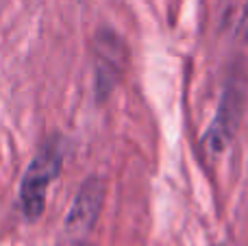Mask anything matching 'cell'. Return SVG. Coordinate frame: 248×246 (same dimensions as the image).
I'll return each mask as SVG.
<instances>
[{"mask_svg":"<svg viewBox=\"0 0 248 246\" xmlns=\"http://www.w3.org/2000/svg\"><path fill=\"white\" fill-rule=\"evenodd\" d=\"M61 166H63V151L55 139L44 144V148L29 164L20 185V209L26 220H37L44 214L46 192L50 183L59 177Z\"/></svg>","mask_w":248,"mask_h":246,"instance_id":"cell-1","label":"cell"},{"mask_svg":"<svg viewBox=\"0 0 248 246\" xmlns=\"http://www.w3.org/2000/svg\"><path fill=\"white\" fill-rule=\"evenodd\" d=\"M244 103H246V81L242 77H233L224 87L218 111H216L209 129L202 135V151H205V155L209 159L220 157L229 148V144L233 142L242 120V113H244Z\"/></svg>","mask_w":248,"mask_h":246,"instance_id":"cell-2","label":"cell"},{"mask_svg":"<svg viewBox=\"0 0 248 246\" xmlns=\"http://www.w3.org/2000/svg\"><path fill=\"white\" fill-rule=\"evenodd\" d=\"M240 35L244 42H248V2H246L244 13H242V20H240Z\"/></svg>","mask_w":248,"mask_h":246,"instance_id":"cell-5","label":"cell"},{"mask_svg":"<svg viewBox=\"0 0 248 246\" xmlns=\"http://www.w3.org/2000/svg\"><path fill=\"white\" fill-rule=\"evenodd\" d=\"M126 48L113 31H98L96 35V77L98 92H109L116 83L118 72L124 70Z\"/></svg>","mask_w":248,"mask_h":246,"instance_id":"cell-4","label":"cell"},{"mask_svg":"<svg viewBox=\"0 0 248 246\" xmlns=\"http://www.w3.org/2000/svg\"><path fill=\"white\" fill-rule=\"evenodd\" d=\"M103 199H105V183L98 177H90L81 185L72 207H70V214L65 218V229L77 235L90 233L92 227L96 225V220L100 216Z\"/></svg>","mask_w":248,"mask_h":246,"instance_id":"cell-3","label":"cell"}]
</instances>
